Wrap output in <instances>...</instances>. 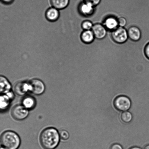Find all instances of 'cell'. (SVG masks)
<instances>
[{"label":"cell","mask_w":149,"mask_h":149,"mask_svg":"<svg viewBox=\"0 0 149 149\" xmlns=\"http://www.w3.org/2000/svg\"><path fill=\"white\" fill-rule=\"evenodd\" d=\"M59 132L55 128L50 127L45 128L41 133L40 142L45 149H55L60 141Z\"/></svg>","instance_id":"obj_1"},{"label":"cell","mask_w":149,"mask_h":149,"mask_svg":"<svg viewBox=\"0 0 149 149\" xmlns=\"http://www.w3.org/2000/svg\"><path fill=\"white\" fill-rule=\"evenodd\" d=\"M1 146L6 149H17L21 144V139L17 133L7 130L1 134Z\"/></svg>","instance_id":"obj_2"},{"label":"cell","mask_w":149,"mask_h":149,"mask_svg":"<svg viewBox=\"0 0 149 149\" xmlns=\"http://www.w3.org/2000/svg\"><path fill=\"white\" fill-rule=\"evenodd\" d=\"M30 92L36 95H40L45 93L46 86L42 80L38 79H33L29 81Z\"/></svg>","instance_id":"obj_3"},{"label":"cell","mask_w":149,"mask_h":149,"mask_svg":"<svg viewBox=\"0 0 149 149\" xmlns=\"http://www.w3.org/2000/svg\"><path fill=\"white\" fill-rule=\"evenodd\" d=\"M114 106L118 111H126L130 108L131 103L128 97L125 96L117 97L114 101Z\"/></svg>","instance_id":"obj_4"},{"label":"cell","mask_w":149,"mask_h":149,"mask_svg":"<svg viewBox=\"0 0 149 149\" xmlns=\"http://www.w3.org/2000/svg\"><path fill=\"white\" fill-rule=\"evenodd\" d=\"M28 109H26L22 105H17L12 109L11 115L16 120L22 121L27 118L29 115Z\"/></svg>","instance_id":"obj_5"},{"label":"cell","mask_w":149,"mask_h":149,"mask_svg":"<svg viewBox=\"0 0 149 149\" xmlns=\"http://www.w3.org/2000/svg\"><path fill=\"white\" fill-rule=\"evenodd\" d=\"M111 36L114 41L116 43H123L128 39L127 31L123 27H119L112 31Z\"/></svg>","instance_id":"obj_6"},{"label":"cell","mask_w":149,"mask_h":149,"mask_svg":"<svg viewBox=\"0 0 149 149\" xmlns=\"http://www.w3.org/2000/svg\"><path fill=\"white\" fill-rule=\"evenodd\" d=\"M92 31L95 38L98 39H102L106 37L107 31V29L103 25L99 23L93 25Z\"/></svg>","instance_id":"obj_7"},{"label":"cell","mask_w":149,"mask_h":149,"mask_svg":"<svg viewBox=\"0 0 149 149\" xmlns=\"http://www.w3.org/2000/svg\"><path fill=\"white\" fill-rule=\"evenodd\" d=\"M15 91L19 96H23L30 91L29 82L20 81L15 84L14 88Z\"/></svg>","instance_id":"obj_8"},{"label":"cell","mask_w":149,"mask_h":149,"mask_svg":"<svg viewBox=\"0 0 149 149\" xmlns=\"http://www.w3.org/2000/svg\"><path fill=\"white\" fill-rule=\"evenodd\" d=\"M128 38L134 42L140 40L141 37V32L139 28L135 26H132L128 29L127 31Z\"/></svg>","instance_id":"obj_9"},{"label":"cell","mask_w":149,"mask_h":149,"mask_svg":"<svg viewBox=\"0 0 149 149\" xmlns=\"http://www.w3.org/2000/svg\"><path fill=\"white\" fill-rule=\"evenodd\" d=\"M22 105L29 110L34 109L36 106V99L33 96L27 95L25 96L22 100Z\"/></svg>","instance_id":"obj_10"},{"label":"cell","mask_w":149,"mask_h":149,"mask_svg":"<svg viewBox=\"0 0 149 149\" xmlns=\"http://www.w3.org/2000/svg\"><path fill=\"white\" fill-rule=\"evenodd\" d=\"M0 84H1V94H6L11 91L12 86L11 83L6 77L1 75L0 77Z\"/></svg>","instance_id":"obj_11"},{"label":"cell","mask_w":149,"mask_h":149,"mask_svg":"<svg viewBox=\"0 0 149 149\" xmlns=\"http://www.w3.org/2000/svg\"><path fill=\"white\" fill-rule=\"evenodd\" d=\"M104 26L108 30L113 31L118 27V19L115 17H107L104 22Z\"/></svg>","instance_id":"obj_12"},{"label":"cell","mask_w":149,"mask_h":149,"mask_svg":"<svg viewBox=\"0 0 149 149\" xmlns=\"http://www.w3.org/2000/svg\"><path fill=\"white\" fill-rule=\"evenodd\" d=\"M45 16L47 19L50 22H54L58 19L59 13L58 9L54 7H51L47 10Z\"/></svg>","instance_id":"obj_13"},{"label":"cell","mask_w":149,"mask_h":149,"mask_svg":"<svg viewBox=\"0 0 149 149\" xmlns=\"http://www.w3.org/2000/svg\"><path fill=\"white\" fill-rule=\"evenodd\" d=\"M79 10L81 14L86 16L93 15L94 12V7L90 4L83 2L80 4Z\"/></svg>","instance_id":"obj_14"},{"label":"cell","mask_w":149,"mask_h":149,"mask_svg":"<svg viewBox=\"0 0 149 149\" xmlns=\"http://www.w3.org/2000/svg\"><path fill=\"white\" fill-rule=\"evenodd\" d=\"M95 37L92 30H84L82 33L81 39L82 41L86 44H90L94 40Z\"/></svg>","instance_id":"obj_15"},{"label":"cell","mask_w":149,"mask_h":149,"mask_svg":"<svg viewBox=\"0 0 149 149\" xmlns=\"http://www.w3.org/2000/svg\"><path fill=\"white\" fill-rule=\"evenodd\" d=\"M13 99H11L8 95L1 94V111H5L8 109Z\"/></svg>","instance_id":"obj_16"},{"label":"cell","mask_w":149,"mask_h":149,"mask_svg":"<svg viewBox=\"0 0 149 149\" xmlns=\"http://www.w3.org/2000/svg\"><path fill=\"white\" fill-rule=\"evenodd\" d=\"M50 2L54 8L58 10L63 9L68 6L70 0H50Z\"/></svg>","instance_id":"obj_17"},{"label":"cell","mask_w":149,"mask_h":149,"mask_svg":"<svg viewBox=\"0 0 149 149\" xmlns=\"http://www.w3.org/2000/svg\"><path fill=\"white\" fill-rule=\"evenodd\" d=\"M121 119L122 121L125 123L130 122L132 119V114L128 111H124L121 115Z\"/></svg>","instance_id":"obj_18"},{"label":"cell","mask_w":149,"mask_h":149,"mask_svg":"<svg viewBox=\"0 0 149 149\" xmlns=\"http://www.w3.org/2000/svg\"><path fill=\"white\" fill-rule=\"evenodd\" d=\"M93 25L91 22L89 20H85L81 24V27L84 30H92Z\"/></svg>","instance_id":"obj_19"},{"label":"cell","mask_w":149,"mask_h":149,"mask_svg":"<svg viewBox=\"0 0 149 149\" xmlns=\"http://www.w3.org/2000/svg\"><path fill=\"white\" fill-rule=\"evenodd\" d=\"M60 136L61 139L63 141H66L70 138V134L68 131L63 130L59 132Z\"/></svg>","instance_id":"obj_20"},{"label":"cell","mask_w":149,"mask_h":149,"mask_svg":"<svg viewBox=\"0 0 149 149\" xmlns=\"http://www.w3.org/2000/svg\"><path fill=\"white\" fill-rule=\"evenodd\" d=\"M101 1V0H83V2L90 4L94 7L98 5Z\"/></svg>","instance_id":"obj_21"},{"label":"cell","mask_w":149,"mask_h":149,"mask_svg":"<svg viewBox=\"0 0 149 149\" xmlns=\"http://www.w3.org/2000/svg\"><path fill=\"white\" fill-rule=\"evenodd\" d=\"M118 24L119 27H124L126 25L127 21L125 17H122L118 19Z\"/></svg>","instance_id":"obj_22"},{"label":"cell","mask_w":149,"mask_h":149,"mask_svg":"<svg viewBox=\"0 0 149 149\" xmlns=\"http://www.w3.org/2000/svg\"><path fill=\"white\" fill-rule=\"evenodd\" d=\"M144 52L146 56L149 60V42L147 44L144 48Z\"/></svg>","instance_id":"obj_23"},{"label":"cell","mask_w":149,"mask_h":149,"mask_svg":"<svg viewBox=\"0 0 149 149\" xmlns=\"http://www.w3.org/2000/svg\"><path fill=\"white\" fill-rule=\"evenodd\" d=\"M109 149H123L122 146L118 144H112Z\"/></svg>","instance_id":"obj_24"},{"label":"cell","mask_w":149,"mask_h":149,"mask_svg":"<svg viewBox=\"0 0 149 149\" xmlns=\"http://www.w3.org/2000/svg\"><path fill=\"white\" fill-rule=\"evenodd\" d=\"M2 2L5 4H10L12 2L13 0H1Z\"/></svg>","instance_id":"obj_25"},{"label":"cell","mask_w":149,"mask_h":149,"mask_svg":"<svg viewBox=\"0 0 149 149\" xmlns=\"http://www.w3.org/2000/svg\"><path fill=\"white\" fill-rule=\"evenodd\" d=\"M129 149H141V148H139V147H132V148H130Z\"/></svg>","instance_id":"obj_26"},{"label":"cell","mask_w":149,"mask_h":149,"mask_svg":"<svg viewBox=\"0 0 149 149\" xmlns=\"http://www.w3.org/2000/svg\"><path fill=\"white\" fill-rule=\"evenodd\" d=\"M143 149H149V145L146 146Z\"/></svg>","instance_id":"obj_27"},{"label":"cell","mask_w":149,"mask_h":149,"mask_svg":"<svg viewBox=\"0 0 149 149\" xmlns=\"http://www.w3.org/2000/svg\"><path fill=\"white\" fill-rule=\"evenodd\" d=\"M1 149H6L5 148H3V147H2V146L1 147Z\"/></svg>","instance_id":"obj_28"}]
</instances>
